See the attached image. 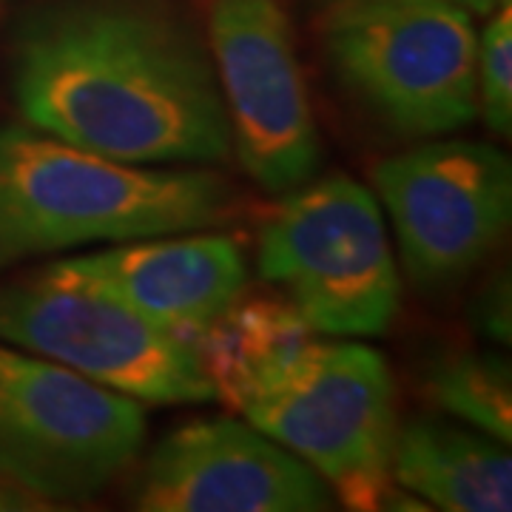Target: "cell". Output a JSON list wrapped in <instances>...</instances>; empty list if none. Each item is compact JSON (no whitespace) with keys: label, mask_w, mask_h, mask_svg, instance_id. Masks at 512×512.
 <instances>
[{"label":"cell","mask_w":512,"mask_h":512,"mask_svg":"<svg viewBox=\"0 0 512 512\" xmlns=\"http://www.w3.org/2000/svg\"><path fill=\"white\" fill-rule=\"evenodd\" d=\"M373 183L410 279L441 288L473 271L512 217V165L487 143L439 140L387 157Z\"/></svg>","instance_id":"9"},{"label":"cell","mask_w":512,"mask_h":512,"mask_svg":"<svg viewBox=\"0 0 512 512\" xmlns=\"http://www.w3.org/2000/svg\"><path fill=\"white\" fill-rule=\"evenodd\" d=\"M214 72L242 168L291 194L319 168V134L279 0H208Z\"/></svg>","instance_id":"8"},{"label":"cell","mask_w":512,"mask_h":512,"mask_svg":"<svg viewBox=\"0 0 512 512\" xmlns=\"http://www.w3.org/2000/svg\"><path fill=\"white\" fill-rule=\"evenodd\" d=\"M46 271L106 293L188 345L237 302L248 282V265L237 242L211 234L134 242L72 256Z\"/></svg>","instance_id":"11"},{"label":"cell","mask_w":512,"mask_h":512,"mask_svg":"<svg viewBox=\"0 0 512 512\" xmlns=\"http://www.w3.org/2000/svg\"><path fill=\"white\" fill-rule=\"evenodd\" d=\"M430 399L501 444L512 441V376L507 359L467 353L430 370Z\"/></svg>","instance_id":"14"},{"label":"cell","mask_w":512,"mask_h":512,"mask_svg":"<svg viewBox=\"0 0 512 512\" xmlns=\"http://www.w3.org/2000/svg\"><path fill=\"white\" fill-rule=\"evenodd\" d=\"M325 9H336V6H353V3H384V0H319ZM436 3H453V6H461V9H467L473 18L476 15H490L498 3H504V0H436Z\"/></svg>","instance_id":"17"},{"label":"cell","mask_w":512,"mask_h":512,"mask_svg":"<svg viewBox=\"0 0 512 512\" xmlns=\"http://www.w3.org/2000/svg\"><path fill=\"white\" fill-rule=\"evenodd\" d=\"M478 328L490 333L493 339H510V293L507 288L501 291V285H495L493 291L481 296V305L476 313Z\"/></svg>","instance_id":"16"},{"label":"cell","mask_w":512,"mask_h":512,"mask_svg":"<svg viewBox=\"0 0 512 512\" xmlns=\"http://www.w3.org/2000/svg\"><path fill=\"white\" fill-rule=\"evenodd\" d=\"M259 274L328 336H382L402 299L382 208L345 174L293 188L262 228Z\"/></svg>","instance_id":"5"},{"label":"cell","mask_w":512,"mask_h":512,"mask_svg":"<svg viewBox=\"0 0 512 512\" xmlns=\"http://www.w3.org/2000/svg\"><path fill=\"white\" fill-rule=\"evenodd\" d=\"M311 342L313 328L291 302L239 296L202 328L191 348L214 399L242 410Z\"/></svg>","instance_id":"13"},{"label":"cell","mask_w":512,"mask_h":512,"mask_svg":"<svg viewBox=\"0 0 512 512\" xmlns=\"http://www.w3.org/2000/svg\"><path fill=\"white\" fill-rule=\"evenodd\" d=\"M336 495L279 441L239 421H194L165 436L143 467V512H316Z\"/></svg>","instance_id":"10"},{"label":"cell","mask_w":512,"mask_h":512,"mask_svg":"<svg viewBox=\"0 0 512 512\" xmlns=\"http://www.w3.org/2000/svg\"><path fill=\"white\" fill-rule=\"evenodd\" d=\"M390 473L404 490L447 512H510L512 458L507 444L444 421L396 430Z\"/></svg>","instance_id":"12"},{"label":"cell","mask_w":512,"mask_h":512,"mask_svg":"<svg viewBox=\"0 0 512 512\" xmlns=\"http://www.w3.org/2000/svg\"><path fill=\"white\" fill-rule=\"evenodd\" d=\"M143 439L137 399L0 345V476L32 498H92L137 458Z\"/></svg>","instance_id":"6"},{"label":"cell","mask_w":512,"mask_h":512,"mask_svg":"<svg viewBox=\"0 0 512 512\" xmlns=\"http://www.w3.org/2000/svg\"><path fill=\"white\" fill-rule=\"evenodd\" d=\"M325 49L339 80L384 123L436 137L478 117L473 15L436 0L325 9Z\"/></svg>","instance_id":"4"},{"label":"cell","mask_w":512,"mask_h":512,"mask_svg":"<svg viewBox=\"0 0 512 512\" xmlns=\"http://www.w3.org/2000/svg\"><path fill=\"white\" fill-rule=\"evenodd\" d=\"M231 211L220 174L117 163L43 131L0 128V268L106 239L188 234Z\"/></svg>","instance_id":"2"},{"label":"cell","mask_w":512,"mask_h":512,"mask_svg":"<svg viewBox=\"0 0 512 512\" xmlns=\"http://www.w3.org/2000/svg\"><path fill=\"white\" fill-rule=\"evenodd\" d=\"M0 339L137 402L214 399L188 342L106 293L49 271L0 288Z\"/></svg>","instance_id":"7"},{"label":"cell","mask_w":512,"mask_h":512,"mask_svg":"<svg viewBox=\"0 0 512 512\" xmlns=\"http://www.w3.org/2000/svg\"><path fill=\"white\" fill-rule=\"evenodd\" d=\"M242 413L311 464L348 510H430L390 473L396 390L379 350L313 339Z\"/></svg>","instance_id":"3"},{"label":"cell","mask_w":512,"mask_h":512,"mask_svg":"<svg viewBox=\"0 0 512 512\" xmlns=\"http://www.w3.org/2000/svg\"><path fill=\"white\" fill-rule=\"evenodd\" d=\"M478 35V114L495 134L512 128V3H498Z\"/></svg>","instance_id":"15"},{"label":"cell","mask_w":512,"mask_h":512,"mask_svg":"<svg viewBox=\"0 0 512 512\" xmlns=\"http://www.w3.org/2000/svg\"><path fill=\"white\" fill-rule=\"evenodd\" d=\"M32 507L35 504H29V493H18L0 484V510H32Z\"/></svg>","instance_id":"18"},{"label":"cell","mask_w":512,"mask_h":512,"mask_svg":"<svg viewBox=\"0 0 512 512\" xmlns=\"http://www.w3.org/2000/svg\"><path fill=\"white\" fill-rule=\"evenodd\" d=\"M15 100L43 134L117 163H222L214 60L154 0H57L15 49Z\"/></svg>","instance_id":"1"}]
</instances>
